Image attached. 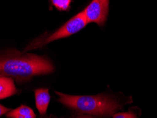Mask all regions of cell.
<instances>
[{
	"label": "cell",
	"instance_id": "1",
	"mask_svg": "<svg viewBox=\"0 0 157 118\" xmlns=\"http://www.w3.org/2000/svg\"><path fill=\"white\" fill-rule=\"evenodd\" d=\"M54 67L50 60L34 54H24L14 51L0 57V74L18 81L52 73Z\"/></svg>",
	"mask_w": 157,
	"mask_h": 118
},
{
	"label": "cell",
	"instance_id": "2",
	"mask_svg": "<svg viewBox=\"0 0 157 118\" xmlns=\"http://www.w3.org/2000/svg\"><path fill=\"white\" fill-rule=\"evenodd\" d=\"M58 101L67 107L83 113L99 117H110L121 106L113 99L105 95L97 96H70L55 91Z\"/></svg>",
	"mask_w": 157,
	"mask_h": 118
},
{
	"label": "cell",
	"instance_id": "3",
	"mask_svg": "<svg viewBox=\"0 0 157 118\" xmlns=\"http://www.w3.org/2000/svg\"><path fill=\"white\" fill-rule=\"evenodd\" d=\"M87 24L88 23L86 18L84 16V13L83 11H82V12L75 15L73 18H71L63 25H62L58 30H57L54 33L50 35L49 36L46 37L42 40H38L31 43L26 48V50L36 49V48H40L41 46L51 43L54 40L67 38V37L70 36L71 35L77 33V32L80 31L81 30L84 29Z\"/></svg>",
	"mask_w": 157,
	"mask_h": 118
},
{
	"label": "cell",
	"instance_id": "4",
	"mask_svg": "<svg viewBox=\"0 0 157 118\" xmlns=\"http://www.w3.org/2000/svg\"><path fill=\"white\" fill-rule=\"evenodd\" d=\"M109 0H93L83 11L87 23L104 25L108 17Z\"/></svg>",
	"mask_w": 157,
	"mask_h": 118
},
{
	"label": "cell",
	"instance_id": "5",
	"mask_svg": "<svg viewBox=\"0 0 157 118\" xmlns=\"http://www.w3.org/2000/svg\"><path fill=\"white\" fill-rule=\"evenodd\" d=\"M36 108L40 115L46 114L50 101V96L48 89H38L35 91Z\"/></svg>",
	"mask_w": 157,
	"mask_h": 118
},
{
	"label": "cell",
	"instance_id": "6",
	"mask_svg": "<svg viewBox=\"0 0 157 118\" xmlns=\"http://www.w3.org/2000/svg\"><path fill=\"white\" fill-rule=\"evenodd\" d=\"M17 93L13 78L0 74V99H4Z\"/></svg>",
	"mask_w": 157,
	"mask_h": 118
},
{
	"label": "cell",
	"instance_id": "7",
	"mask_svg": "<svg viewBox=\"0 0 157 118\" xmlns=\"http://www.w3.org/2000/svg\"><path fill=\"white\" fill-rule=\"evenodd\" d=\"M9 118H36V115L31 108L21 105L14 110H11L6 114Z\"/></svg>",
	"mask_w": 157,
	"mask_h": 118
},
{
	"label": "cell",
	"instance_id": "8",
	"mask_svg": "<svg viewBox=\"0 0 157 118\" xmlns=\"http://www.w3.org/2000/svg\"><path fill=\"white\" fill-rule=\"evenodd\" d=\"M71 0H51V3L58 10L66 11L70 8Z\"/></svg>",
	"mask_w": 157,
	"mask_h": 118
},
{
	"label": "cell",
	"instance_id": "9",
	"mask_svg": "<svg viewBox=\"0 0 157 118\" xmlns=\"http://www.w3.org/2000/svg\"><path fill=\"white\" fill-rule=\"evenodd\" d=\"M113 118H136V116L132 112H121L115 114Z\"/></svg>",
	"mask_w": 157,
	"mask_h": 118
},
{
	"label": "cell",
	"instance_id": "10",
	"mask_svg": "<svg viewBox=\"0 0 157 118\" xmlns=\"http://www.w3.org/2000/svg\"><path fill=\"white\" fill-rule=\"evenodd\" d=\"M10 110H11V109H9V108L4 107V106L2 105L1 104H0V117H1L2 115H3L5 114V113H7Z\"/></svg>",
	"mask_w": 157,
	"mask_h": 118
},
{
	"label": "cell",
	"instance_id": "11",
	"mask_svg": "<svg viewBox=\"0 0 157 118\" xmlns=\"http://www.w3.org/2000/svg\"><path fill=\"white\" fill-rule=\"evenodd\" d=\"M77 118H94V117H89V116H80V117H78Z\"/></svg>",
	"mask_w": 157,
	"mask_h": 118
}]
</instances>
